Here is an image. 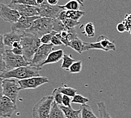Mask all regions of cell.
I'll use <instances>...</instances> for the list:
<instances>
[{"instance_id": "obj_37", "label": "cell", "mask_w": 131, "mask_h": 118, "mask_svg": "<svg viewBox=\"0 0 131 118\" xmlns=\"http://www.w3.org/2000/svg\"><path fill=\"white\" fill-rule=\"evenodd\" d=\"M51 44H52L53 46H61L62 45L63 43H62L61 40H60L59 38L57 36V35L55 34L54 36L52 37V39L51 40Z\"/></svg>"}, {"instance_id": "obj_24", "label": "cell", "mask_w": 131, "mask_h": 118, "mask_svg": "<svg viewBox=\"0 0 131 118\" xmlns=\"http://www.w3.org/2000/svg\"><path fill=\"white\" fill-rule=\"evenodd\" d=\"M83 34L89 38H93L95 35V27L92 22H88L84 25V30L82 32Z\"/></svg>"}, {"instance_id": "obj_4", "label": "cell", "mask_w": 131, "mask_h": 118, "mask_svg": "<svg viewBox=\"0 0 131 118\" xmlns=\"http://www.w3.org/2000/svg\"><path fill=\"white\" fill-rule=\"evenodd\" d=\"M53 102L54 98L51 95L41 99L32 108L33 118H48Z\"/></svg>"}, {"instance_id": "obj_19", "label": "cell", "mask_w": 131, "mask_h": 118, "mask_svg": "<svg viewBox=\"0 0 131 118\" xmlns=\"http://www.w3.org/2000/svg\"><path fill=\"white\" fill-rule=\"evenodd\" d=\"M81 118H100L96 116L91 106L88 105L80 106Z\"/></svg>"}, {"instance_id": "obj_38", "label": "cell", "mask_w": 131, "mask_h": 118, "mask_svg": "<svg viewBox=\"0 0 131 118\" xmlns=\"http://www.w3.org/2000/svg\"><path fill=\"white\" fill-rule=\"evenodd\" d=\"M5 46L3 35H0V54L1 55H3L6 51L5 49Z\"/></svg>"}, {"instance_id": "obj_5", "label": "cell", "mask_w": 131, "mask_h": 118, "mask_svg": "<svg viewBox=\"0 0 131 118\" xmlns=\"http://www.w3.org/2000/svg\"><path fill=\"white\" fill-rule=\"evenodd\" d=\"M3 57L6 64V71L29 65L23 56L16 55L13 53L12 49H7L5 51L3 54Z\"/></svg>"}, {"instance_id": "obj_1", "label": "cell", "mask_w": 131, "mask_h": 118, "mask_svg": "<svg viewBox=\"0 0 131 118\" xmlns=\"http://www.w3.org/2000/svg\"><path fill=\"white\" fill-rule=\"evenodd\" d=\"M20 42L23 49V56L29 64L41 46L40 39L29 33L23 32L21 34Z\"/></svg>"}, {"instance_id": "obj_17", "label": "cell", "mask_w": 131, "mask_h": 118, "mask_svg": "<svg viewBox=\"0 0 131 118\" xmlns=\"http://www.w3.org/2000/svg\"><path fill=\"white\" fill-rule=\"evenodd\" d=\"M63 112H64L66 117L67 118H81V110H75L72 107H64L63 106H59Z\"/></svg>"}, {"instance_id": "obj_31", "label": "cell", "mask_w": 131, "mask_h": 118, "mask_svg": "<svg viewBox=\"0 0 131 118\" xmlns=\"http://www.w3.org/2000/svg\"><path fill=\"white\" fill-rule=\"evenodd\" d=\"M88 102V98L84 97L80 94H76L72 99V103L80 104L81 105H86V103Z\"/></svg>"}, {"instance_id": "obj_20", "label": "cell", "mask_w": 131, "mask_h": 118, "mask_svg": "<svg viewBox=\"0 0 131 118\" xmlns=\"http://www.w3.org/2000/svg\"><path fill=\"white\" fill-rule=\"evenodd\" d=\"M86 13L81 10H66V16L69 19L79 22V20Z\"/></svg>"}, {"instance_id": "obj_22", "label": "cell", "mask_w": 131, "mask_h": 118, "mask_svg": "<svg viewBox=\"0 0 131 118\" xmlns=\"http://www.w3.org/2000/svg\"><path fill=\"white\" fill-rule=\"evenodd\" d=\"M84 42L81 39L78 38L72 40L69 43V47L73 49V50L77 52L79 54H81L83 52V48Z\"/></svg>"}, {"instance_id": "obj_10", "label": "cell", "mask_w": 131, "mask_h": 118, "mask_svg": "<svg viewBox=\"0 0 131 118\" xmlns=\"http://www.w3.org/2000/svg\"><path fill=\"white\" fill-rule=\"evenodd\" d=\"M49 80L45 77H34L18 81L21 90L36 89L45 84L49 83Z\"/></svg>"}, {"instance_id": "obj_42", "label": "cell", "mask_w": 131, "mask_h": 118, "mask_svg": "<svg viewBox=\"0 0 131 118\" xmlns=\"http://www.w3.org/2000/svg\"><path fill=\"white\" fill-rule=\"evenodd\" d=\"M58 1L59 0H46V1L49 5H53V6L57 5V4L58 3Z\"/></svg>"}, {"instance_id": "obj_7", "label": "cell", "mask_w": 131, "mask_h": 118, "mask_svg": "<svg viewBox=\"0 0 131 118\" xmlns=\"http://www.w3.org/2000/svg\"><path fill=\"white\" fill-rule=\"evenodd\" d=\"M53 48L54 46L51 43L41 45L29 63V65L41 68L43 63L47 59L49 54L53 51Z\"/></svg>"}, {"instance_id": "obj_2", "label": "cell", "mask_w": 131, "mask_h": 118, "mask_svg": "<svg viewBox=\"0 0 131 118\" xmlns=\"http://www.w3.org/2000/svg\"><path fill=\"white\" fill-rule=\"evenodd\" d=\"M41 69V68L28 65L26 67L16 68L10 71H5L2 73L0 75V77L3 79L14 78L21 80V79L29 78L34 77H39V72Z\"/></svg>"}, {"instance_id": "obj_43", "label": "cell", "mask_w": 131, "mask_h": 118, "mask_svg": "<svg viewBox=\"0 0 131 118\" xmlns=\"http://www.w3.org/2000/svg\"><path fill=\"white\" fill-rule=\"evenodd\" d=\"M36 3L38 5V6H39L45 2V0H36Z\"/></svg>"}, {"instance_id": "obj_8", "label": "cell", "mask_w": 131, "mask_h": 118, "mask_svg": "<svg viewBox=\"0 0 131 118\" xmlns=\"http://www.w3.org/2000/svg\"><path fill=\"white\" fill-rule=\"evenodd\" d=\"M37 10L41 17L56 19L64 9L62 8L61 5H57L53 6L49 5L45 0L42 5L37 7Z\"/></svg>"}, {"instance_id": "obj_13", "label": "cell", "mask_w": 131, "mask_h": 118, "mask_svg": "<svg viewBox=\"0 0 131 118\" xmlns=\"http://www.w3.org/2000/svg\"><path fill=\"white\" fill-rule=\"evenodd\" d=\"M8 6L13 9L18 11L21 16L30 17V16H39L37 6L13 3L12 2L8 5Z\"/></svg>"}, {"instance_id": "obj_27", "label": "cell", "mask_w": 131, "mask_h": 118, "mask_svg": "<svg viewBox=\"0 0 131 118\" xmlns=\"http://www.w3.org/2000/svg\"><path fill=\"white\" fill-rule=\"evenodd\" d=\"M66 29L61 21L58 20V18L53 19V31L57 33L61 32V31L66 30Z\"/></svg>"}, {"instance_id": "obj_14", "label": "cell", "mask_w": 131, "mask_h": 118, "mask_svg": "<svg viewBox=\"0 0 131 118\" xmlns=\"http://www.w3.org/2000/svg\"><path fill=\"white\" fill-rule=\"evenodd\" d=\"M3 37L5 45L8 47H12L14 43L21 42V34H18L15 31H12V32L4 34Z\"/></svg>"}, {"instance_id": "obj_18", "label": "cell", "mask_w": 131, "mask_h": 118, "mask_svg": "<svg viewBox=\"0 0 131 118\" xmlns=\"http://www.w3.org/2000/svg\"><path fill=\"white\" fill-rule=\"evenodd\" d=\"M48 118H67L66 117L64 112L59 105L53 102L51 106V111Z\"/></svg>"}, {"instance_id": "obj_21", "label": "cell", "mask_w": 131, "mask_h": 118, "mask_svg": "<svg viewBox=\"0 0 131 118\" xmlns=\"http://www.w3.org/2000/svg\"><path fill=\"white\" fill-rule=\"evenodd\" d=\"M75 61V60L72 57L71 55L64 54L62 58V62L61 67L62 69L69 70L71 66Z\"/></svg>"}, {"instance_id": "obj_6", "label": "cell", "mask_w": 131, "mask_h": 118, "mask_svg": "<svg viewBox=\"0 0 131 118\" xmlns=\"http://www.w3.org/2000/svg\"><path fill=\"white\" fill-rule=\"evenodd\" d=\"M2 86L4 95L16 104L19 92L21 90L18 81L13 79H5L2 81Z\"/></svg>"}, {"instance_id": "obj_34", "label": "cell", "mask_w": 131, "mask_h": 118, "mask_svg": "<svg viewBox=\"0 0 131 118\" xmlns=\"http://www.w3.org/2000/svg\"><path fill=\"white\" fill-rule=\"evenodd\" d=\"M123 23L124 24L125 28H126V31L131 34V14L125 15Z\"/></svg>"}, {"instance_id": "obj_9", "label": "cell", "mask_w": 131, "mask_h": 118, "mask_svg": "<svg viewBox=\"0 0 131 118\" xmlns=\"http://www.w3.org/2000/svg\"><path fill=\"white\" fill-rule=\"evenodd\" d=\"M41 17L40 16H30V17H26V16H20L16 22L14 23L12 25V31L16 32H20L23 34L26 30H28L32 25L35 21Z\"/></svg>"}, {"instance_id": "obj_28", "label": "cell", "mask_w": 131, "mask_h": 118, "mask_svg": "<svg viewBox=\"0 0 131 118\" xmlns=\"http://www.w3.org/2000/svg\"><path fill=\"white\" fill-rule=\"evenodd\" d=\"M62 22H63V23L64 24V25L66 30H69L70 29H72V28H75L76 26L79 25L80 23V22L72 20L71 19L68 18L67 17L66 19H64V20H63Z\"/></svg>"}, {"instance_id": "obj_23", "label": "cell", "mask_w": 131, "mask_h": 118, "mask_svg": "<svg viewBox=\"0 0 131 118\" xmlns=\"http://www.w3.org/2000/svg\"><path fill=\"white\" fill-rule=\"evenodd\" d=\"M100 118H113L109 114L105 103L103 102H99L97 103Z\"/></svg>"}, {"instance_id": "obj_35", "label": "cell", "mask_w": 131, "mask_h": 118, "mask_svg": "<svg viewBox=\"0 0 131 118\" xmlns=\"http://www.w3.org/2000/svg\"><path fill=\"white\" fill-rule=\"evenodd\" d=\"M72 102V99L70 97L67 95H63L62 99V105L61 106H63L64 107H71V103Z\"/></svg>"}, {"instance_id": "obj_33", "label": "cell", "mask_w": 131, "mask_h": 118, "mask_svg": "<svg viewBox=\"0 0 131 118\" xmlns=\"http://www.w3.org/2000/svg\"><path fill=\"white\" fill-rule=\"evenodd\" d=\"M11 2H13V3L23 4L38 7L36 0H12Z\"/></svg>"}, {"instance_id": "obj_25", "label": "cell", "mask_w": 131, "mask_h": 118, "mask_svg": "<svg viewBox=\"0 0 131 118\" xmlns=\"http://www.w3.org/2000/svg\"><path fill=\"white\" fill-rule=\"evenodd\" d=\"M58 91L62 93L63 95H67L70 97H73L76 94L77 90L76 89L72 88L70 87H67L64 85L63 87H59L58 88Z\"/></svg>"}, {"instance_id": "obj_36", "label": "cell", "mask_w": 131, "mask_h": 118, "mask_svg": "<svg viewBox=\"0 0 131 118\" xmlns=\"http://www.w3.org/2000/svg\"><path fill=\"white\" fill-rule=\"evenodd\" d=\"M6 71V64L3 57V55L0 54V72L3 73Z\"/></svg>"}, {"instance_id": "obj_30", "label": "cell", "mask_w": 131, "mask_h": 118, "mask_svg": "<svg viewBox=\"0 0 131 118\" xmlns=\"http://www.w3.org/2000/svg\"><path fill=\"white\" fill-rule=\"evenodd\" d=\"M82 65L81 61H76L70 67L69 72L71 73H79L82 70Z\"/></svg>"}, {"instance_id": "obj_32", "label": "cell", "mask_w": 131, "mask_h": 118, "mask_svg": "<svg viewBox=\"0 0 131 118\" xmlns=\"http://www.w3.org/2000/svg\"><path fill=\"white\" fill-rule=\"evenodd\" d=\"M57 32L55 31H52L51 32L46 34L40 38L41 43L42 44H50L51 40L52 39V37L54 35L56 34Z\"/></svg>"}, {"instance_id": "obj_12", "label": "cell", "mask_w": 131, "mask_h": 118, "mask_svg": "<svg viewBox=\"0 0 131 118\" xmlns=\"http://www.w3.org/2000/svg\"><path fill=\"white\" fill-rule=\"evenodd\" d=\"M16 110V104L7 97L4 96L0 100V117L7 118L12 116Z\"/></svg>"}, {"instance_id": "obj_39", "label": "cell", "mask_w": 131, "mask_h": 118, "mask_svg": "<svg viewBox=\"0 0 131 118\" xmlns=\"http://www.w3.org/2000/svg\"><path fill=\"white\" fill-rule=\"evenodd\" d=\"M13 53H14L16 55L23 56V49L21 47L19 48H15L12 49Z\"/></svg>"}, {"instance_id": "obj_3", "label": "cell", "mask_w": 131, "mask_h": 118, "mask_svg": "<svg viewBox=\"0 0 131 118\" xmlns=\"http://www.w3.org/2000/svg\"><path fill=\"white\" fill-rule=\"evenodd\" d=\"M53 19L40 17L35 21L32 26L24 32L33 34L37 38H41L48 33L53 31Z\"/></svg>"}, {"instance_id": "obj_29", "label": "cell", "mask_w": 131, "mask_h": 118, "mask_svg": "<svg viewBox=\"0 0 131 118\" xmlns=\"http://www.w3.org/2000/svg\"><path fill=\"white\" fill-rule=\"evenodd\" d=\"M51 95L54 98V101L57 105L59 106H61L62 105V99L63 95L58 91V88L54 89L53 90Z\"/></svg>"}, {"instance_id": "obj_16", "label": "cell", "mask_w": 131, "mask_h": 118, "mask_svg": "<svg viewBox=\"0 0 131 118\" xmlns=\"http://www.w3.org/2000/svg\"><path fill=\"white\" fill-rule=\"evenodd\" d=\"M97 42H99L102 48V51L108 52L109 51L116 50L115 44L113 42H111L105 35H101L98 37L97 39Z\"/></svg>"}, {"instance_id": "obj_40", "label": "cell", "mask_w": 131, "mask_h": 118, "mask_svg": "<svg viewBox=\"0 0 131 118\" xmlns=\"http://www.w3.org/2000/svg\"><path fill=\"white\" fill-rule=\"evenodd\" d=\"M116 29L119 32H124L127 31H126V28H125V26L124 24L122 22L119 23L116 26Z\"/></svg>"}, {"instance_id": "obj_26", "label": "cell", "mask_w": 131, "mask_h": 118, "mask_svg": "<svg viewBox=\"0 0 131 118\" xmlns=\"http://www.w3.org/2000/svg\"><path fill=\"white\" fill-rule=\"evenodd\" d=\"M80 4L76 1H70L64 5H61L62 8L66 10H79Z\"/></svg>"}, {"instance_id": "obj_44", "label": "cell", "mask_w": 131, "mask_h": 118, "mask_svg": "<svg viewBox=\"0 0 131 118\" xmlns=\"http://www.w3.org/2000/svg\"><path fill=\"white\" fill-rule=\"evenodd\" d=\"M70 1H78V2H79V3H80V5H82V6H84V4L83 3V2H81V0H70Z\"/></svg>"}, {"instance_id": "obj_45", "label": "cell", "mask_w": 131, "mask_h": 118, "mask_svg": "<svg viewBox=\"0 0 131 118\" xmlns=\"http://www.w3.org/2000/svg\"><path fill=\"white\" fill-rule=\"evenodd\" d=\"M81 2H83V3L84 4V0H81Z\"/></svg>"}, {"instance_id": "obj_11", "label": "cell", "mask_w": 131, "mask_h": 118, "mask_svg": "<svg viewBox=\"0 0 131 118\" xmlns=\"http://www.w3.org/2000/svg\"><path fill=\"white\" fill-rule=\"evenodd\" d=\"M20 16L18 11L12 9L8 5L0 3V17L5 22L13 24L19 20Z\"/></svg>"}, {"instance_id": "obj_41", "label": "cell", "mask_w": 131, "mask_h": 118, "mask_svg": "<svg viewBox=\"0 0 131 118\" xmlns=\"http://www.w3.org/2000/svg\"><path fill=\"white\" fill-rule=\"evenodd\" d=\"M2 81H3V79L0 77V100L4 96L3 93V86H2Z\"/></svg>"}, {"instance_id": "obj_15", "label": "cell", "mask_w": 131, "mask_h": 118, "mask_svg": "<svg viewBox=\"0 0 131 118\" xmlns=\"http://www.w3.org/2000/svg\"><path fill=\"white\" fill-rule=\"evenodd\" d=\"M64 55V52L62 49H59L57 50L51 51L49 54L45 61L43 63L42 66L46 64H54V63L59 61L60 60L62 59Z\"/></svg>"}]
</instances>
